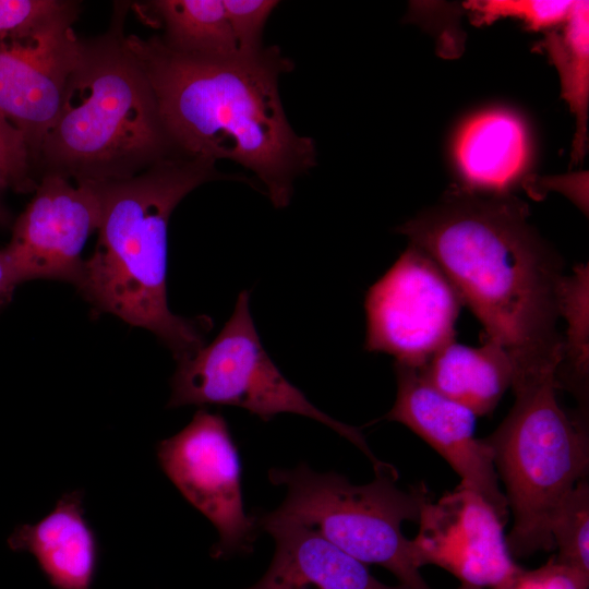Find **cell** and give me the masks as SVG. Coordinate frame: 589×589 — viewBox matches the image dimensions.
I'll return each instance as SVG.
<instances>
[{
  "mask_svg": "<svg viewBox=\"0 0 589 589\" xmlns=\"http://www.w3.org/2000/svg\"><path fill=\"white\" fill-rule=\"evenodd\" d=\"M510 193L449 189L397 228L447 276L485 332L510 356L515 374L555 371L562 359L558 253Z\"/></svg>",
  "mask_w": 589,
  "mask_h": 589,
  "instance_id": "cell-1",
  "label": "cell"
},
{
  "mask_svg": "<svg viewBox=\"0 0 589 589\" xmlns=\"http://www.w3.org/2000/svg\"><path fill=\"white\" fill-rule=\"evenodd\" d=\"M156 96L161 121L179 154L231 159L263 182L273 205L286 207L293 180L314 167V141L298 135L278 91L292 69L278 47L209 58L178 52L153 36H125Z\"/></svg>",
  "mask_w": 589,
  "mask_h": 589,
  "instance_id": "cell-2",
  "label": "cell"
},
{
  "mask_svg": "<svg viewBox=\"0 0 589 589\" xmlns=\"http://www.w3.org/2000/svg\"><path fill=\"white\" fill-rule=\"evenodd\" d=\"M227 178L215 161L176 155L130 179L99 184L101 215L93 254L75 287L101 312L153 333L176 361L204 346L207 316L173 314L167 301L168 223L181 200Z\"/></svg>",
  "mask_w": 589,
  "mask_h": 589,
  "instance_id": "cell-3",
  "label": "cell"
},
{
  "mask_svg": "<svg viewBox=\"0 0 589 589\" xmlns=\"http://www.w3.org/2000/svg\"><path fill=\"white\" fill-rule=\"evenodd\" d=\"M124 14L125 4L119 3L109 31L82 40L59 113L38 151L43 173L105 184L181 155L166 132L151 82L125 44Z\"/></svg>",
  "mask_w": 589,
  "mask_h": 589,
  "instance_id": "cell-4",
  "label": "cell"
},
{
  "mask_svg": "<svg viewBox=\"0 0 589 589\" xmlns=\"http://www.w3.org/2000/svg\"><path fill=\"white\" fill-rule=\"evenodd\" d=\"M515 402L490 435L497 476L514 522L506 536L513 557L554 549V510L589 468L584 417L570 416L557 401L555 371L518 373L510 386Z\"/></svg>",
  "mask_w": 589,
  "mask_h": 589,
  "instance_id": "cell-5",
  "label": "cell"
},
{
  "mask_svg": "<svg viewBox=\"0 0 589 589\" xmlns=\"http://www.w3.org/2000/svg\"><path fill=\"white\" fill-rule=\"evenodd\" d=\"M374 473L372 482L356 485L334 471L316 472L305 462L273 468L269 481L285 486L286 496L276 509L256 518L303 526L358 561L386 568L410 589H431L401 530L406 520L418 522L429 491L423 484L407 491L398 488V472L387 462Z\"/></svg>",
  "mask_w": 589,
  "mask_h": 589,
  "instance_id": "cell-6",
  "label": "cell"
},
{
  "mask_svg": "<svg viewBox=\"0 0 589 589\" xmlns=\"http://www.w3.org/2000/svg\"><path fill=\"white\" fill-rule=\"evenodd\" d=\"M249 301V291H241L218 335L192 356L177 361L167 407L233 406L263 421L279 413L303 416L350 441L373 468L380 466L383 461L376 458L358 428L323 412L284 376L261 342Z\"/></svg>",
  "mask_w": 589,
  "mask_h": 589,
  "instance_id": "cell-7",
  "label": "cell"
},
{
  "mask_svg": "<svg viewBox=\"0 0 589 589\" xmlns=\"http://www.w3.org/2000/svg\"><path fill=\"white\" fill-rule=\"evenodd\" d=\"M461 305L458 292L438 265L409 244L365 293L364 349L420 369L455 340Z\"/></svg>",
  "mask_w": 589,
  "mask_h": 589,
  "instance_id": "cell-8",
  "label": "cell"
},
{
  "mask_svg": "<svg viewBox=\"0 0 589 589\" xmlns=\"http://www.w3.org/2000/svg\"><path fill=\"white\" fill-rule=\"evenodd\" d=\"M160 468L218 532L214 558L250 553L259 529L244 510L241 461L226 419L199 409L190 423L156 447Z\"/></svg>",
  "mask_w": 589,
  "mask_h": 589,
  "instance_id": "cell-9",
  "label": "cell"
},
{
  "mask_svg": "<svg viewBox=\"0 0 589 589\" xmlns=\"http://www.w3.org/2000/svg\"><path fill=\"white\" fill-rule=\"evenodd\" d=\"M101 215L99 184L76 183L41 173L35 194L1 249L19 284L56 279L77 284L83 248L97 231Z\"/></svg>",
  "mask_w": 589,
  "mask_h": 589,
  "instance_id": "cell-10",
  "label": "cell"
},
{
  "mask_svg": "<svg viewBox=\"0 0 589 589\" xmlns=\"http://www.w3.org/2000/svg\"><path fill=\"white\" fill-rule=\"evenodd\" d=\"M76 7L68 1L29 34L0 41V115L22 133L33 163L81 55Z\"/></svg>",
  "mask_w": 589,
  "mask_h": 589,
  "instance_id": "cell-11",
  "label": "cell"
},
{
  "mask_svg": "<svg viewBox=\"0 0 589 589\" xmlns=\"http://www.w3.org/2000/svg\"><path fill=\"white\" fill-rule=\"evenodd\" d=\"M411 553L419 568L436 565L459 580L458 589H496L521 567L510 555L505 522L474 491L458 485L436 502L429 496Z\"/></svg>",
  "mask_w": 589,
  "mask_h": 589,
  "instance_id": "cell-12",
  "label": "cell"
},
{
  "mask_svg": "<svg viewBox=\"0 0 589 589\" xmlns=\"http://www.w3.org/2000/svg\"><path fill=\"white\" fill-rule=\"evenodd\" d=\"M397 395L384 419L399 422L423 438L460 477V486L481 495L506 524L508 503L500 488L493 455L474 436L476 414L430 386L418 370L394 363Z\"/></svg>",
  "mask_w": 589,
  "mask_h": 589,
  "instance_id": "cell-13",
  "label": "cell"
},
{
  "mask_svg": "<svg viewBox=\"0 0 589 589\" xmlns=\"http://www.w3.org/2000/svg\"><path fill=\"white\" fill-rule=\"evenodd\" d=\"M256 524L273 537L275 553L263 577L248 589H410L380 581L366 564L303 526L257 518Z\"/></svg>",
  "mask_w": 589,
  "mask_h": 589,
  "instance_id": "cell-14",
  "label": "cell"
},
{
  "mask_svg": "<svg viewBox=\"0 0 589 589\" xmlns=\"http://www.w3.org/2000/svg\"><path fill=\"white\" fill-rule=\"evenodd\" d=\"M11 550L28 552L56 589H91L98 544L84 512V493L63 494L36 524L17 526L8 538Z\"/></svg>",
  "mask_w": 589,
  "mask_h": 589,
  "instance_id": "cell-15",
  "label": "cell"
},
{
  "mask_svg": "<svg viewBox=\"0 0 589 589\" xmlns=\"http://www.w3.org/2000/svg\"><path fill=\"white\" fill-rule=\"evenodd\" d=\"M454 157L464 188L490 194L509 193L529 158V137L522 120L504 109L472 117L458 131Z\"/></svg>",
  "mask_w": 589,
  "mask_h": 589,
  "instance_id": "cell-16",
  "label": "cell"
},
{
  "mask_svg": "<svg viewBox=\"0 0 589 589\" xmlns=\"http://www.w3.org/2000/svg\"><path fill=\"white\" fill-rule=\"evenodd\" d=\"M417 370L430 386L476 416L495 409L515 373L509 353L489 339L479 347L454 340Z\"/></svg>",
  "mask_w": 589,
  "mask_h": 589,
  "instance_id": "cell-17",
  "label": "cell"
},
{
  "mask_svg": "<svg viewBox=\"0 0 589 589\" xmlns=\"http://www.w3.org/2000/svg\"><path fill=\"white\" fill-rule=\"evenodd\" d=\"M555 67L561 96L576 118L572 159L577 164L585 155L589 108V2L574 1L560 28L544 33L537 45Z\"/></svg>",
  "mask_w": 589,
  "mask_h": 589,
  "instance_id": "cell-18",
  "label": "cell"
},
{
  "mask_svg": "<svg viewBox=\"0 0 589 589\" xmlns=\"http://www.w3.org/2000/svg\"><path fill=\"white\" fill-rule=\"evenodd\" d=\"M165 26L163 40L190 56L228 58L239 53L223 0L149 2Z\"/></svg>",
  "mask_w": 589,
  "mask_h": 589,
  "instance_id": "cell-19",
  "label": "cell"
},
{
  "mask_svg": "<svg viewBox=\"0 0 589 589\" xmlns=\"http://www.w3.org/2000/svg\"><path fill=\"white\" fill-rule=\"evenodd\" d=\"M588 265L579 264L564 275L558 290V316L566 327L562 334V359L555 373L558 387L572 390L584 405L588 385Z\"/></svg>",
  "mask_w": 589,
  "mask_h": 589,
  "instance_id": "cell-20",
  "label": "cell"
},
{
  "mask_svg": "<svg viewBox=\"0 0 589 589\" xmlns=\"http://www.w3.org/2000/svg\"><path fill=\"white\" fill-rule=\"evenodd\" d=\"M557 549L554 560L568 569L581 589L589 587V484L581 479L558 504L550 522Z\"/></svg>",
  "mask_w": 589,
  "mask_h": 589,
  "instance_id": "cell-21",
  "label": "cell"
},
{
  "mask_svg": "<svg viewBox=\"0 0 589 589\" xmlns=\"http://www.w3.org/2000/svg\"><path fill=\"white\" fill-rule=\"evenodd\" d=\"M573 3L566 0H471L464 2V8L471 13L477 25L512 17L522 22L527 29L549 31L567 19Z\"/></svg>",
  "mask_w": 589,
  "mask_h": 589,
  "instance_id": "cell-22",
  "label": "cell"
},
{
  "mask_svg": "<svg viewBox=\"0 0 589 589\" xmlns=\"http://www.w3.org/2000/svg\"><path fill=\"white\" fill-rule=\"evenodd\" d=\"M240 55L261 51L262 34L267 19L278 5L275 0H223Z\"/></svg>",
  "mask_w": 589,
  "mask_h": 589,
  "instance_id": "cell-23",
  "label": "cell"
},
{
  "mask_svg": "<svg viewBox=\"0 0 589 589\" xmlns=\"http://www.w3.org/2000/svg\"><path fill=\"white\" fill-rule=\"evenodd\" d=\"M32 164L24 136L0 115V187L20 192L35 190Z\"/></svg>",
  "mask_w": 589,
  "mask_h": 589,
  "instance_id": "cell-24",
  "label": "cell"
},
{
  "mask_svg": "<svg viewBox=\"0 0 589 589\" xmlns=\"http://www.w3.org/2000/svg\"><path fill=\"white\" fill-rule=\"evenodd\" d=\"M59 0H0V41L23 37L64 8Z\"/></svg>",
  "mask_w": 589,
  "mask_h": 589,
  "instance_id": "cell-25",
  "label": "cell"
},
{
  "mask_svg": "<svg viewBox=\"0 0 589 589\" xmlns=\"http://www.w3.org/2000/svg\"><path fill=\"white\" fill-rule=\"evenodd\" d=\"M496 589H581L574 575L557 564L554 556L542 566L528 570L520 567Z\"/></svg>",
  "mask_w": 589,
  "mask_h": 589,
  "instance_id": "cell-26",
  "label": "cell"
},
{
  "mask_svg": "<svg viewBox=\"0 0 589 589\" xmlns=\"http://www.w3.org/2000/svg\"><path fill=\"white\" fill-rule=\"evenodd\" d=\"M17 285L20 284L0 250V310L11 301Z\"/></svg>",
  "mask_w": 589,
  "mask_h": 589,
  "instance_id": "cell-27",
  "label": "cell"
},
{
  "mask_svg": "<svg viewBox=\"0 0 589 589\" xmlns=\"http://www.w3.org/2000/svg\"><path fill=\"white\" fill-rule=\"evenodd\" d=\"M2 190H4V189H3L2 187H0V192H1Z\"/></svg>",
  "mask_w": 589,
  "mask_h": 589,
  "instance_id": "cell-28",
  "label": "cell"
}]
</instances>
